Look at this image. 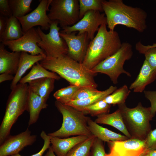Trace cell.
<instances>
[{"mask_svg":"<svg viewBox=\"0 0 156 156\" xmlns=\"http://www.w3.org/2000/svg\"><path fill=\"white\" fill-rule=\"evenodd\" d=\"M148 152L145 153L144 155H143L142 156H149V154H148Z\"/></svg>","mask_w":156,"mask_h":156,"instance_id":"45","label":"cell"},{"mask_svg":"<svg viewBox=\"0 0 156 156\" xmlns=\"http://www.w3.org/2000/svg\"><path fill=\"white\" fill-rule=\"evenodd\" d=\"M131 91L127 86L124 85L106 97L103 100L107 103L114 105L125 103Z\"/></svg>","mask_w":156,"mask_h":156,"instance_id":"28","label":"cell"},{"mask_svg":"<svg viewBox=\"0 0 156 156\" xmlns=\"http://www.w3.org/2000/svg\"></svg>","mask_w":156,"mask_h":156,"instance_id":"46","label":"cell"},{"mask_svg":"<svg viewBox=\"0 0 156 156\" xmlns=\"http://www.w3.org/2000/svg\"><path fill=\"white\" fill-rule=\"evenodd\" d=\"M145 141L149 151L156 150V128L149 133Z\"/></svg>","mask_w":156,"mask_h":156,"instance_id":"37","label":"cell"},{"mask_svg":"<svg viewBox=\"0 0 156 156\" xmlns=\"http://www.w3.org/2000/svg\"><path fill=\"white\" fill-rule=\"evenodd\" d=\"M118 106L131 138L145 140L152 130L150 121L154 117L150 107H143L140 102L133 108L128 107L125 103Z\"/></svg>","mask_w":156,"mask_h":156,"instance_id":"6","label":"cell"},{"mask_svg":"<svg viewBox=\"0 0 156 156\" xmlns=\"http://www.w3.org/2000/svg\"><path fill=\"white\" fill-rule=\"evenodd\" d=\"M101 91L98 90L96 88L90 87L81 88L74 95L73 100L85 99L99 93Z\"/></svg>","mask_w":156,"mask_h":156,"instance_id":"34","label":"cell"},{"mask_svg":"<svg viewBox=\"0 0 156 156\" xmlns=\"http://www.w3.org/2000/svg\"><path fill=\"white\" fill-rule=\"evenodd\" d=\"M98 124L110 125L119 130L129 139L131 137L124 122L120 110L118 109L111 114H105L100 115L94 121Z\"/></svg>","mask_w":156,"mask_h":156,"instance_id":"22","label":"cell"},{"mask_svg":"<svg viewBox=\"0 0 156 156\" xmlns=\"http://www.w3.org/2000/svg\"><path fill=\"white\" fill-rule=\"evenodd\" d=\"M80 88L77 86L70 85L57 90L54 93L53 96L56 101L66 104L73 100L74 95Z\"/></svg>","mask_w":156,"mask_h":156,"instance_id":"30","label":"cell"},{"mask_svg":"<svg viewBox=\"0 0 156 156\" xmlns=\"http://www.w3.org/2000/svg\"><path fill=\"white\" fill-rule=\"evenodd\" d=\"M29 89L27 110L29 114L28 127L36 122L41 110L48 106L46 100L34 93L29 88Z\"/></svg>","mask_w":156,"mask_h":156,"instance_id":"21","label":"cell"},{"mask_svg":"<svg viewBox=\"0 0 156 156\" xmlns=\"http://www.w3.org/2000/svg\"><path fill=\"white\" fill-rule=\"evenodd\" d=\"M0 15L9 17L12 16L8 0H0Z\"/></svg>","mask_w":156,"mask_h":156,"instance_id":"39","label":"cell"},{"mask_svg":"<svg viewBox=\"0 0 156 156\" xmlns=\"http://www.w3.org/2000/svg\"><path fill=\"white\" fill-rule=\"evenodd\" d=\"M40 40L37 29L33 27L18 39L1 43L13 52H25L33 55H41L47 56L44 51L38 45Z\"/></svg>","mask_w":156,"mask_h":156,"instance_id":"12","label":"cell"},{"mask_svg":"<svg viewBox=\"0 0 156 156\" xmlns=\"http://www.w3.org/2000/svg\"><path fill=\"white\" fill-rule=\"evenodd\" d=\"M47 14L52 21H57L62 28L72 26L79 20L78 0H52Z\"/></svg>","mask_w":156,"mask_h":156,"instance_id":"8","label":"cell"},{"mask_svg":"<svg viewBox=\"0 0 156 156\" xmlns=\"http://www.w3.org/2000/svg\"><path fill=\"white\" fill-rule=\"evenodd\" d=\"M77 32L66 33L60 31L59 34L67 44L68 48L67 55L75 61L82 64L90 40L86 32L76 35Z\"/></svg>","mask_w":156,"mask_h":156,"instance_id":"14","label":"cell"},{"mask_svg":"<svg viewBox=\"0 0 156 156\" xmlns=\"http://www.w3.org/2000/svg\"><path fill=\"white\" fill-rule=\"evenodd\" d=\"M29 92L27 83H19L11 90L0 126V144L10 135L11 128L18 117L27 111Z\"/></svg>","mask_w":156,"mask_h":156,"instance_id":"4","label":"cell"},{"mask_svg":"<svg viewBox=\"0 0 156 156\" xmlns=\"http://www.w3.org/2000/svg\"><path fill=\"white\" fill-rule=\"evenodd\" d=\"M21 52H10L1 43L0 44V73H7L13 75L17 71Z\"/></svg>","mask_w":156,"mask_h":156,"instance_id":"16","label":"cell"},{"mask_svg":"<svg viewBox=\"0 0 156 156\" xmlns=\"http://www.w3.org/2000/svg\"><path fill=\"white\" fill-rule=\"evenodd\" d=\"M106 25H100L96 35L89 43L82 64L89 70L115 53L121 46L122 43L118 33L108 31Z\"/></svg>","mask_w":156,"mask_h":156,"instance_id":"3","label":"cell"},{"mask_svg":"<svg viewBox=\"0 0 156 156\" xmlns=\"http://www.w3.org/2000/svg\"><path fill=\"white\" fill-rule=\"evenodd\" d=\"M89 129L92 135L103 141L110 142L124 141L129 138L104 128L93 121L90 117L88 121Z\"/></svg>","mask_w":156,"mask_h":156,"instance_id":"20","label":"cell"},{"mask_svg":"<svg viewBox=\"0 0 156 156\" xmlns=\"http://www.w3.org/2000/svg\"><path fill=\"white\" fill-rule=\"evenodd\" d=\"M107 25L104 13L94 10L87 12L83 17L74 25L62 28L61 32L68 33L77 32L80 34L86 32L89 39L91 40L94 37V34L101 25Z\"/></svg>","mask_w":156,"mask_h":156,"instance_id":"10","label":"cell"},{"mask_svg":"<svg viewBox=\"0 0 156 156\" xmlns=\"http://www.w3.org/2000/svg\"><path fill=\"white\" fill-rule=\"evenodd\" d=\"M40 136L44 141L43 146L41 149L37 153L30 156H42L45 151L49 149L50 146L51 139V136L47 135L44 131H42ZM11 156H23L19 153L17 154Z\"/></svg>","mask_w":156,"mask_h":156,"instance_id":"36","label":"cell"},{"mask_svg":"<svg viewBox=\"0 0 156 156\" xmlns=\"http://www.w3.org/2000/svg\"><path fill=\"white\" fill-rule=\"evenodd\" d=\"M52 1L39 0V4L34 10L23 17L17 18L24 34L36 26H40L42 30L50 29L53 21L48 17L47 11H49V8Z\"/></svg>","mask_w":156,"mask_h":156,"instance_id":"11","label":"cell"},{"mask_svg":"<svg viewBox=\"0 0 156 156\" xmlns=\"http://www.w3.org/2000/svg\"><path fill=\"white\" fill-rule=\"evenodd\" d=\"M55 80L51 78H40L30 82L28 86L32 92L47 101L54 88Z\"/></svg>","mask_w":156,"mask_h":156,"instance_id":"23","label":"cell"},{"mask_svg":"<svg viewBox=\"0 0 156 156\" xmlns=\"http://www.w3.org/2000/svg\"><path fill=\"white\" fill-rule=\"evenodd\" d=\"M135 48L139 53L144 55L145 60L156 73V47L146 48L139 41L136 44Z\"/></svg>","mask_w":156,"mask_h":156,"instance_id":"33","label":"cell"},{"mask_svg":"<svg viewBox=\"0 0 156 156\" xmlns=\"http://www.w3.org/2000/svg\"><path fill=\"white\" fill-rule=\"evenodd\" d=\"M133 55L132 45L128 42H123L120 49L115 53L101 62L91 70L94 73L106 75L114 84L118 83L119 76L124 74L131 77L130 73L123 68L125 62L130 59Z\"/></svg>","mask_w":156,"mask_h":156,"instance_id":"7","label":"cell"},{"mask_svg":"<svg viewBox=\"0 0 156 156\" xmlns=\"http://www.w3.org/2000/svg\"><path fill=\"white\" fill-rule=\"evenodd\" d=\"M95 138L93 135L89 137L73 147L65 156H89Z\"/></svg>","mask_w":156,"mask_h":156,"instance_id":"29","label":"cell"},{"mask_svg":"<svg viewBox=\"0 0 156 156\" xmlns=\"http://www.w3.org/2000/svg\"><path fill=\"white\" fill-rule=\"evenodd\" d=\"M49 32L45 34L40 27L37 28L41 40L38 45L43 50L47 57L58 58L68 55V48L67 44L59 34L60 27L57 21H52Z\"/></svg>","mask_w":156,"mask_h":156,"instance_id":"9","label":"cell"},{"mask_svg":"<svg viewBox=\"0 0 156 156\" xmlns=\"http://www.w3.org/2000/svg\"><path fill=\"white\" fill-rule=\"evenodd\" d=\"M51 78L59 80L60 77L56 73L51 72L42 66L38 62L34 64L29 72L21 79L19 83L25 84L34 80L44 78Z\"/></svg>","mask_w":156,"mask_h":156,"instance_id":"25","label":"cell"},{"mask_svg":"<svg viewBox=\"0 0 156 156\" xmlns=\"http://www.w3.org/2000/svg\"><path fill=\"white\" fill-rule=\"evenodd\" d=\"M32 0H8L12 16L16 18L23 17L31 10Z\"/></svg>","mask_w":156,"mask_h":156,"instance_id":"27","label":"cell"},{"mask_svg":"<svg viewBox=\"0 0 156 156\" xmlns=\"http://www.w3.org/2000/svg\"><path fill=\"white\" fill-rule=\"evenodd\" d=\"M44 156H57L53 150L51 146L49 148L48 151Z\"/></svg>","mask_w":156,"mask_h":156,"instance_id":"42","label":"cell"},{"mask_svg":"<svg viewBox=\"0 0 156 156\" xmlns=\"http://www.w3.org/2000/svg\"><path fill=\"white\" fill-rule=\"evenodd\" d=\"M89 137L83 135L64 138L51 137L50 146L57 156H65L73 147Z\"/></svg>","mask_w":156,"mask_h":156,"instance_id":"17","label":"cell"},{"mask_svg":"<svg viewBox=\"0 0 156 156\" xmlns=\"http://www.w3.org/2000/svg\"><path fill=\"white\" fill-rule=\"evenodd\" d=\"M111 106L103 100L99 101L90 105L83 107L80 111L90 114L93 116L108 113Z\"/></svg>","mask_w":156,"mask_h":156,"instance_id":"31","label":"cell"},{"mask_svg":"<svg viewBox=\"0 0 156 156\" xmlns=\"http://www.w3.org/2000/svg\"><path fill=\"white\" fill-rule=\"evenodd\" d=\"M14 78L13 75L7 73H4L0 75V83L7 81L12 80Z\"/></svg>","mask_w":156,"mask_h":156,"instance_id":"41","label":"cell"},{"mask_svg":"<svg viewBox=\"0 0 156 156\" xmlns=\"http://www.w3.org/2000/svg\"><path fill=\"white\" fill-rule=\"evenodd\" d=\"M117 88L116 86H110L106 90L101 91L99 93L87 99L81 100H73L66 104L80 111L83 107L90 105L104 99Z\"/></svg>","mask_w":156,"mask_h":156,"instance_id":"26","label":"cell"},{"mask_svg":"<svg viewBox=\"0 0 156 156\" xmlns=\"http://www.w3.org/2000/svg\"><path fill=\"white\" fill-rule=\"evenodd\" d=\"M8 17L0 15V36L4 33L7 26Z\"/></svg>","mask_w":156,"mask_h":156,"instance_id":"40","label":"cell"},{"mask_svg":"<svg viewBox=\"0 0 156 156\" xmlns=\"http://www.w3.org/2000/svg\"><path fill=\"white\" fill-rule=\"evenodd\" d=\"M102 0H79L80 20L90 10L103 12Z\"/></svg>","mask_w":156,"mask_h":156,"instance_id":"32","label":"cell"},{"mask_svg":"<svg viewBox=\"0 0 156 156\" xmlns=\"http://www.w3.org/2000/svg\"><path fill=\"white\" fill-rule=\"evenodd\" d=\"M103 142L95 137L91 148L90 156H105L106 153Z\"/></svg>","mask_w":156,"mask_h":156,"instance_id":"35","label":"cell"},{"mask_svg":"<svg viewBox=\"0 0 156 156\" xmlns=\"http://www.w3.org/2000/svg\"><path fill=\"white\" fill-rule=\"evenodd\" d=\"M144 92L145 97L151 103V113L154 117L156 113V91L144 90Z\"/></svg>","mask_w":156,"mask_h":156,"instance_id":"38","label":"cell"},{"mask_svg":"<svg viewBox=\"0 0 156 156\" xmlns=\"http://www.w3.org/2000/svg\"><path fill=\"white\" fill-rule=\"evenodd\" d=\"M21 26L17 18L12 16L8 17L5 30L0 36V42L15 40L21 38L24 34Z\"/></svg>","mask_w":156,"mask_h":156,"instance_id":"24","label":"cell"},{"mask_svg":"<svg viewBox=\"0 0 156 156\" xmlns=\"http://www.w3.org/2000/svg\"><path fill=\"white\" fill-rule=\"evenodd\" d=\"M46 57L41 55H33L29 54L26 52H21L18 69L10 84L11 90L18 84L23 75L28 69L37 62L44 59Z\"/></svg>","mask_w":156,"mask_h":156,"instance_id":"19","label":"cell"},{"mask_svg":"<svg viewBox=\"0 0 156 156\" xmlns=\"http://www.w3.org/2000/svg\"><path fill=\"white\" fill-rule=\"evenodd\" d=\"M144 47L146 48L156 47V43L153 44L152 45H145L144 44Z\"/></svg>","mask_w":156,"mask_h":156,"instance_id":"44","label":"cell"},{"mask_svg":"<svg viewBox=\"0 0 156 156\" xmlns=\"http://www.w3.org/2000/svg\"><path fill=\"white\" fill-rule=\"evenodd\" d=\"M40 63L47 70L65 79L70 85L81 88H97L98 86L94 79L96 74L68 55L58 58L46 57Z\"/></svg>","mask_w":156,"mask_h":156,"instance_id":"1","label":"cell"},{"mask_svg":"<svg viewBox=\"0 0 156 156\" xmlns=\"http://www.w3.org/2000/svg\"><path fill=\"white\" fill-rule=\"evenodd\" d=\"M55 104L62 115L63 122L60 129L48 133V135L60 138L79 135L89 137L92 135L88 125L89 117L83 112L56 100Z\"/></svg>","mask_w":156,"mask_h":156,"instance_id":"5","label":"cell"},{"mask_svg":"<svg viewBox=\"0 0 156 156\" xmlns=\"http://www.w3.org/2000/svg\"><path fill=\"white\" fill-rule=\"evenodd\" d=\"M107 143L110 152L105 156H142L149 152L145 140L130 138Z\"/></svg>","mask_w":156,"mask_h":156,"instance_id":"13","label":"cell"},{"mask_svg":"<svg viewBox=\"0 0 156 156\" xmlns=\"http://www.w3.org/2000/svg\"><path fill=\"white\" fill-rule=\"evenodd\" d=\"M148 154L149 156H156V150L149 151Z\"/></svg>","mask_w":156,"mask_h":156,"instance_id":"43","label":"cell"},{"mask_svg":"<svg viewBox=\"0 0 156 156\" xmlns=\"http://www.w3.org/2000/svg\"><path fill=\"white\" fill-rule=\"evenodd\" d=\"M156 78V72L145 60L138 76L129 88L134 92H142L146 86L153 83Z\"/></svg>","mask_w":156,"mask_h":156,"instance_id":"18","label":"cell"},{"mask_svg":"<svg viewBox=\"0 0 156 156\" xmlns=\"http://www.w3.org/2000/svg\"><path fill=\"white\" fill-rule=\"evenodd\" d=\"M101 3L109 30L119 25L140 33L146 29L147 14L142 9L126 5L122 0H102Z\"/></svg>","mask_w":156,"mask_h":156,"instance_id":"2","label":"cell"},{"mask_svg":"<svg viewBox=\"0 0 156 156\" xmlns=\"http://www.w3.org/2000/svg\"><path fill=\"white\" fill-rule=\"evenodd\" d=\"M31 133L27 128L18 134L9 135L0 144V156H11L18 154L25 147L32 145L36 141L37 136Z\"/></svg>","mask_w":156,"mask_h":156,"instance_id":"15","label":"cell"}]
</instances>
